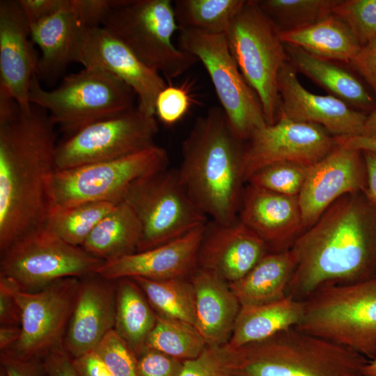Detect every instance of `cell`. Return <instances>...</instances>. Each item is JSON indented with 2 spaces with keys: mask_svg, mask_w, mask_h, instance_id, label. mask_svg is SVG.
I'll use <instances>...</instances> for the list:
<instances>
[{
  "mask_svg": "<svg viewBox=\"0 0 376 376\" xmlns=\"http://www.w3.org/2000/svg\"><path fill=\"white\" fill-rule=\"evenodd\" d=\"M207 343L194 326L157 315L146 349H151L182 361L198 357Z\"/></svg>",
  "mask_w": 376,
  "mask_h": 376,
  "instance_id": "cell-35",
  "label": "cell"
},
{
  "mask_svg": "<svg viewBox=\"0 0 376 376\" xmlns=\"http://www.w3.org/2000/svg\"><path fill=\"white\" fill-rule=\"evenodd\" d=\"M122 201L130 207L140 224L137 251L178 239L208 221L182 189L177 169L166 168L140 179Z\"/></svg>",
  "mask_w": 376,
  "mask_h": 376,
  "instance_id": "cell-10",
  "label": "cell"
},
{
  "mask_svg": "<svg viewBox=\"0 0 376 376\" xmlns=\"http://www.w3.org/2000/svg\"><path fill=\"white\" fill-rule=\"evenodd\" d=\"M78 376H114L95 350L72 358Z\"/></svg>",
  "mask_w": 376,
  "mask_h": 376,
  "instance_id": "cell-49",
  "label": "cell"
},
{
  "mask_svg": "<svg viewBox=\"0 0 376 376\" xmlns=\"http://www.w3.org/2000/svg\"><path fill=\"white\" fill-rule=\"evenodd\" d=\"M366 170V186L364 191L376 207V153L362 151Z\"/></svg>",
  "mask_w": 376,
  "mask_h": 376,
  "instance_id": "cell-50",
  "label": "cell"
},
{
  "mask_svg": "<svg viewBox=\"0 0 376 376\" xmlns=\"http://www.w3.org/2000/svg\"><path fill=\"white\" fill-rule=\"evenodd\" d=\"M295 266L290 249L267 253L242 279L229 285L240 306L276 301L287 296Z\"/></svg>",
  "mask_w": 376,
  "mask_h": 376,
  "instance_id": "cell-28",
  "label": "cell"
},
{
  "mask_svg": "<svg viewBox=\"0 0 376 376\" xmlns=\"http://www.w3.org/2000/svg\"><path fill=\"white\" fill-rule=\"evenodd\" d=\"M94 350L114 376H137V356L114 329Z\"/></svg>",
  "mask_w": 376,
  "mask_h": 376,
  "instance_id": "cell-39",
  "label": "cell"
},
{
  "mask_svg": "<svg viewBox=\"0 0 376 376\" xmlns=\"http://www.w3.org/2000/svg\"><path fill=\"white\" fill-rule=\"evenodd\" d=\"M277 86L279 116L320 125L336 136L361 135L368 114L330 94L321 95L308 91L301 84L296 70L288 61L279 73Z\"/></svg>",
  "mask_w": 376,
  "mask_h": 376,
  "instance_id": "cell-18",
  "label": "cell"
},
{
  "mask_svg": "<svg viewBox=\"0 0 376 376\" xmlns=\"http://www.w3.org/2000/svg\"><path fill=\"white\" fill-rule=\"evenodd\" d=\"M136 97L120 79L96 66L65 76L50 91L42 88L35 75L29 91L30 103L46 110L53 123L69 134L130 110Z\"/></svg>",
  "mask_w": 376,
  "mask_h": 376,
  "instance_id": "cell-5",
  "label": "cell"
},
{
  "mask_svg": "<svg viewBox=\"0 0 376 376\" xmlns=\"http://www.w3.org/2000/svg\"><path fill=\"white\" fill-rule=\"evenodd\" d=\"M158 132L154 116L137 106L91 123L57 145L56 170L118 159L149 148Z\"/></svg>",
  "mask_w": 376,
  "mask_h": 376,
  "instance_id": "cell-13",
  "label": "cell"
},
{
  "mask_svg": "<svg viewBox=\"0 0 376 376\" xmlns=\"http://www.w3.org/2000/svg\"><path fill=\"white\" fill-rule=\"evenodd\" d=\"M274 24L284 32L304 28L332 15L339 0H256Z\"/></svg>",
  "mask_w": 376,
  "mask_h": 376,
  "instance_id": "cell-36",
  "label": "cell"
},
{
  "mask_svg": "<svg viewBox=\"0 0 376 376\" xmlns=\"http://www.w3.org/2000/svg\"><path fill=\"white\" fill-rule=\"evenodd\" d=\"M132 279L141 289L155 313L194 326L195 295L191 282L185 278L161 281Z\"/></svg>",
  "mask_w": 376,
  "mask_h": 376,
  "instance_id": "cell-32",
  "label": "cell"
},
{
  "mask_svg": "<svg viewBox=\"0 0 376 376\" xmlns=\"http://www.w3.org/2000/svg\"><path fill=\"white\" fill-rule=\"evenodd\" d=\"M80 281L78 277L64 278L35 292L16 288L22 313L21 336L7 352L26 359H42L63 347Z\"/></svg>",
  "mask_w": 376,
  "mask_h": 376,
  "instance_id": "cell-14",
  "label": "cell"
},
{
  "mask_svg": "<svg viewBox=\"0 0 376 376\" xmlns=\"http://www.w3.org/2000/svg\"><path fill=\"white\" fill-rule=\"evenodd\" d=\"M29 27L31 41L41 54L37 77L54 80L72 62L75 47L84 26L69 0L65 7Z\"/></svg>",
  "mask_w": 376,
  "mask_h": 376,
  "instance_id": "cell-25",
  "label": "cell"
},
{
  "mask_svg": "<svg viewBox=\"0 0 376 376\" xmlns=\"http://www.w3.org/2000/svg\"><path fill=\"white\" fill-rule=\"evenodd\" d=\"M178 31V47L203 63L230 128L240 139L248 141L267 123L258 96L231 54L225 34L189 29Z\"/></svg>",
  "mask_w": 376,
  "mask_h": 376,
  "instance_id": "cell-11",
  "label": "cell"
},
{
  "mask_svg": "<svg viewBox=\"0 0 376 376\" xmlns=\"http://www.w3.org/2000/svg\"><path fill=\"white\" fill-rule=\"evenodd\" d=\"M338 144L361 151H370L376 153V138L363 136H338Z\"/></svg>",
  "mask_w": 376,
  "mask_h": 376,
  "instance_id": "cell-51",
  "label": "cell"
},
{
  "mask_svg": "<svg viewBox=\"0 0 376 376\" xmlns=\"http://www.w3.org/2000/svg\"><path fill=\"white\" fill-rule=\"evenodd\" d=\"M350 64L367 82L376 97V37L361 47Z\"/></svg>",
  "mask_w": 376,
  "mask_h": 376,
  "instance_id": "cell-45",
  "label": "cell"
},
{
  "mask_svg": "<svg viewBox=\"0 0 376 376\" xmlns=\"http://www.w3.org/2000/svg\"><path fill=\"white\" fill-rule=\"evenodd\" d=\"M225 36L240 72L260 100L267 123L274 124L280 109L278 76L288 61L280 32L256 0H249Z\"/></svg>",
  "mask_w": 376,
  "mask_h": 376,
  "instance_id": "cell-8",
  "label": "cell"
},
{
  "mask_svg": "<svg viewBox=\"0 0 376 376\" xmlns=\"http://www.w3.org/2000/svg\"><path fill=\"white\" fill-rule=\"evenodd\" d=\"M195 295V328L207 345L221 346L230 338L240 304L229 283L198 268L191 280Z\"/></svg>",
  "mask_w": 376,
  "mask_h": 376,
  "instance_id": "cell-24",
  "label": "cell"
},
{
  "mask_svg": "<svg viewBox=\"0 0 376 376\" xmlns=\"http://www.w3.org/2000/svg\"><path fill=\"white\" fill-rule=\"evenodd\" d=\"M296 266L287 295L305 300L322 287L376 276V207L364 190L334 202L290 249Z\"/></svg>",
  "mask_w": 376,
  "mask_h": 376,
  "instance_id": "cell-2",
  "label": "cell"
},
{
  "mask_svg": "<svg viewBox=\"0 0 376 376\" xmlns=\"http://www.w3.org/2000/svg\"><path fill=\"white\" fill-rule=\"evenodd\" d=\"M308 169V166L293 163L274 164L254 173L246 182L277 194L298 196Z\"/></svg>",
  "mask_w": 376,
  "mask_h": 376,
  "instance_id": "cell-37",
  "label": "cell"
},
{
  "mask_svg": "<svg viewBox=\"0 0 376 376\" xmlns=\"http://www.w3.org/2000/svg\"><path fill=\"white\" fill-rule=\"evenodd\" d=\"M237 217L273 252L290 249L304 232L298 196L277 194L248 183L242 191Z\"/></svg>",
  "mask_w": 376,
  "mask_h": 376,
  "instance_id": "cell-23",
  "label": "cell"
},
{
  "mask_svg": "<svg viewBox=\"0 0 376 376\" xmlns=\"http://www.w3.org/2000/svg\"><path fill=\"white\" fill-rule=\"evenodd\" d=\"M178 376H232L221 346L207 345L196 358L185 361Z\"/></svg>",
  "mask_w": 376,
  "mask_h": 376,
  "instance_id": "cell-40",
  "label": "cell"
},
{
  "mask_svg": "<svg viewBox=\"0 0 376 376\" xmlns=\"http://www.w3.org/2000/svg\"><path fill=\"white\" fill-rule=\"evenodd\" d=\"M244 147L242 173L245 182L256 171L283 162L311 166L338 146V136L322 127L279 116L272 125L256 130Z\"/></svg>",
  "mask_w": 376,
  "mask_h": 376,
  "instance_id": "cell-15",
  "label": "cell"
},
{
  "mask_svg": "<svg viewBox=\"0 0 376 376\" xmlns=\"http://www.w3.org/2000/svg\"><path fill=\"white\" fill-rule=\"evenodd\" d=\"M72 62L99 67L118 77L134 91L137 107L148 116L155 115L157 97L168 86L164 79L102 26L83 29Z\"/></svg>",
  "mask_w": 376,
  "mask_h": 376,
  "instance_id": "cell-16",
  "label": "cell"
},
{
  "mask_svg": "<svg viewBox=\"0 0 376 376\" xmlns=\"http://www.w3.org/2000/svg\"><path fill=\"white\" fill-rule=\"evenodd\" d=\"M56 125L44 109L24 111L0 92V251L43 229L56 171Z\"/></svg>",
  "mask_w": 376,
  "mask_h": 376,
  "instance_id": "cell-1",
  "label": "cell"
},
{
  "mask_svg": "<svg viewBox=\"0 0 376 376\" xmlns=\"http://www.w3.org/2000/svg\"><path fill=\"white\" fill-rule=\"evenodd\" d=\"M41 361L46 376H78L72 358L63 347L51 351Z\"/></svg>",
  "mask_w": 376,
  "mask_h": 376,
  "instance_id": "cell-48",
  "label": "cell"
},
{
  "mask_svg": "<svg viewBox=\"0 0 376 376\" xmlns=\"http://www.w3.org/2000/svg\"><path fill=\"white\" fill-rule=\"evenodd\" d=\"M205 225L155 248L104 262L96 274L113 281L136 277L155 281L185 278L196 271Z\"/></svg>",
  "mask_w": 376,
  "mask_h": 376,
  "instance_id": "cell-21",
  "label": "cell"
},
{
  "mask_svg": "<svg viewBox=\"0 0 376 376\" xmlns=\"http://www.w3.org/2000/svg\"><path fill=\"white\" fill-rule=\"evenodd\" d=\"M332 13L350 27L361 47L376 37V0H339Z\"/></svg>",
  "mask_w": 376,
  "mask_h": 376,
  "instance_id": "cell-38",
  "label": "cell"
},
{
  "mask_svg": "<svg viewBox=\"0 0 376 376\" xmlns=\"http://www.w3.org/2000/svg\"><path fill=\"white\" fill-rule=\"evenodd\" d=\"M68 3L69 0H19L29 26L54 14Z\"/></svg>",
  "mask_w": 376,
  "mask_h": 376,
  "instance_id": "cell-47",
  "label": "cell"
},
{
  "mask_svg": "<svg viewBox=\"0 0 376 376\" xmlns=\"http://www.w3.org/2000/svg\"><path fill=\"white\" fill-rule=\"evenodd\" d=\"M268 253L265 242L237 217L228 224L208 221L197 266L228 283L242 279Z\"/></svg>",
  "mask_w": 376,
  "mask_h": 376,
  "instance_id": "cell-19",
  "label": "cell"
},
{
  "mask_svg": "<svg viewBox=\"0 0 376 376\" xmlns=\"http://www.w3.org/2000/svg\"><path fill=\"white\" fill-rule=\"evenodd\" d=\"M29 24L19 0L0 1V91L29 111V91L37 75L38 59L32 46Z\"/></svg>",
  "mask_w": 376,
  "mask_h": 376,
  "instance_id": "cell-20",
  "label": "cell"
},
{
  "mask_svg": "<svg viewBox=\"0 0 376 376\" xmlns=\"http://www.w3.org/2000/svg\"><path fill=\"white\" fill-rule=\"evenodd\" d=\"M242 142L221 107H214L196 120L182 144L180 183L194 205L220 224L237 217L246 182Z\"/></svg>",
  "mask_w": 376,
  "mask_h": 376,
  "instance_id": "cell-3",
  "label": "cell"
},
{
  "mask_svg": "<svg viewBox=\"0 0 376 376\" xmlns=\"http://www.w3.org/2000/svg\"><path fill=\"white\" fill-rule=\"evenodd\" d=\"M304 310V301L291 295L267 304L241 306L230 338L224 345L235 349L297 327Z\"/></svg>",
  "mask_w": 376,
  "mask_h": 376,
  "instance_id": "cell-26",
  "label": "cell"
},
{
  "mask_svg": "<svg viewBox=\"0 0 376 376\" xmlns=\"http://www.w3.org/2000/svg\"><path fill=\"white\" fill-rule=\"evenodd\" d=\"M168 164L166 150L155 144L118 159L56 170L49 211L88 202L119 203L134 183Z\"/></svg>",
  "mask_w": 376,
  "mask_h": 376,
  "instance_id": "cell-9",
  "label": "cell"
},
{
  "mask_svg": "<svg viewBox=\"0 0 376 376\" xmlns=\"http://www.w3.org/2000/svg\"><path fill=\"white\" fill-rule=\"evenodd\" d=\"M232 376H363L367 359L297 327L232 349L221 345Z\"/></svg>",
  "mask_w": 376,
  "mask_h": 376,
  "instance_id": "cell-4",
  "label": "cell"
},
{
  "mask_svg": "<svg viewBox=\"0 0 376 376\" xmlns=\"http://www.w3.org/2000/svg\"><path fill=\"white\" fill-rule=\"evenodd\" d=\"M101 26L167 79L182 75L198 62L173 42L179 26L171 0H119Z\"/></svg>",
  "mask_w": 376,
  "mask_h": 376,
  "instance_id": "cell-7",
  "label": "cell"
},
{
  "mask_svg": "<svg viewBox=\"0 0 376 376\" xmlns=\"http://www.w3.org/2000/svg\"><path fill=\"white\" fill-rule=\"evenodd\" d=\"M103 263L43 228L1 253L0 275L20 290L35 292L61 279L95 274Z\"/></svg>",
  "mask_w": 376,
  "mask_h": 376,
  "instance_id": "cell-12",
  "label": "cell"
},
{
  "mask_svg": "<svg viewBox=\"0 0 376 376\" xmlns=\"http://www.w3.org/2000/svg\"><path fill=\"white\" fill-rule=\"evenodd\" d=\"M21 336V328L16 326H1L0 350L1 352L10 350Z\"/></svg>",
  "mask_w": 376,
  "mask_h": 376,
  "instance_id": "cell-52",
  "label": "cell"
},
{
  "mask_svg": "<svg viewBox=\"0 0 376 376\" xmlns=\"http://www.w3.org/2000/svg\"><path fill=\"white\" fill-rule=\"evenodd\" d=\"M140 237L137 217L120 201L97 224L81 247L107 262L137 252Z\"/></svg>",
  "mask_w": 376,
  "mask_h": 376,
  "instance_id": "cell-30",
  "label": "cell"
},
{
  "mask_svg": "<svg viewBox=\"0 0 376 376\" xmlns=\"http://www.w3.org/2000/svg\"><path fill=\"white\" fill-rule=\"evenodd\" d=\"M18 287L0 275V323L1 326L20 327L22 313L15 295Z\"/></svg>",
  "mask_w": 376,
  "mask_h": 376,
  "instance_id": "cell-44",
  "label": "cell"
},
{
  "mask_svg": "<svg viewBox=\"0 0 376 376\" xmlns=\"http://www.w3.org/2000/svg\"><path fill=\"white\" fill-rule=\"evenodd\" d=\"M288 62L296 72L310 78L330 95L367 114L376 102L363 84L350 71L332 61L316 56L303 49L284 44Z\"/></svg>",
  "mask_w": 376,
  "mask_h": 376,
  "instance_id": "cell-27",
  "label": "cell"
},
{
  "mask_svg": "<svg viewBox=\"0 0 376 376\" xmlns=\"http://www.w3.org/2000/svg\"><path fill=\"white\" fill-rule=\"evenodd\" d=\"M288 44L322 58L350 63L361 46L350 27L334 14L311 26L280 33Z\"/></svg>",
  "mask_w": 376,
  "mask_h": 376,
  "instance_id": "cell-29",
  "label": "cell"
},
{
  "mask_svg": "<svg viewBox=\"0 0 376 376\" xmlns=\"http://www.w3.org/2000/svg\"><path fill=\"white\" fill-rule=\"evenodd\" d=\"M360 136L376 138V109L368 113Z\"/></svg>",
  "mask_w": 376,
  "mask_h": 376,
  "instance_id": "cell-53",
  "label": "cell"
},
{
  "mask_svg": "<svg viewBox=\"0 0 376 376\" xmlns=\"http://www.w3.org/2000/svg\"><path fill=\"white\" fill-rule=\"evenodd\" d=\"M0 376H6L4 371L0 368Z\"/></svg>",
  "mask_w": 376,
  "mask_h": 376,
  "instance_id": "cell-55",
  "label": "cell"
},
{
  "mask_svg": "<svg viewBox=\"0 0 376 376\" xmlns=\"http://www.w3.org/2000/svg\"><path fill=\"white\" fill-rule=\"evenodd\" d=\"M1 368L6 376H46L41 359H26L1 352Z\"/></svg>",
  "mask_w": 376,
  "mask_h": 376,
  "instance_id": "cell-46",
  "label": "cell"
},
{
  "mask_svg": "<svg viewBox=\"0 0 376 376\" xmlns=\"http://www.w3.org/2000/svg\"><path fill=\"white\" fill-rule=\"evenodd\" d=\"M184 361L146 349L137 357V376H178Z\"/></svg>",
  "mask_w": 376,
  "mask_h": 376,
  "instance_id": "cell-42",
  "label": "cell"
},
{
  "mask_svg": "<svg viewBox=\"0 0 376 376\" xmlns=\"http://www.w3.org/2000/svg\"><path fill=\"white\" fill-rule=\"evenodd\" d=\"M189 105V97L184 89L167 86L157 97L155 114L162 123L171 125L186 114Z\"/></svg>",
  "mask_w": 376,
  "mask_h": 376,
  "instance_id": "cell-41",
  "label": "cell"
},
{
  "mask_svg": "<svg viewBox=\"0 0 376 376\" xmlns=\"http://www.w3.org/2000/svg\"><path fill=\"white\" fill-rule=\"evenodd\" d=\"M116 281L96 273L81 278L73 312L63 340L72 358L94 350L114 329L116 311Z\"/></svg>",
  "mask_w": 376,
  "mask_h": 376,
  "instance_id": "cell-22",
  "label": "cell"
},
{
  "mask_svg": "<svg viewBox=\"0 0 376 376\" xmlns=\"http://www.w3.org/2000/svg\"><path fill=\"white\" fill-rule=\"evenodd\" d=\"M117 203L88 202L52 210L43 228L70 244L81 247L97 224Z\"/></svg>",
  "mask_w": 376,
  "mask_h": 376,
  "instance_id": "cell-33",
  "label": "cell"
},
{
  "mask_svg": "<svg viewBox=\"0 0 376 376\" xmlns=\"http://www.w3.org/2000/svg\"><path fill=\"white\" fill-rule=\"evenodd\" d=\"M116 281L114 329L138 357L146 350L148 338L156 324L157 314L132 279Z\"/></svg>",
  "mask_w": 376,
  "mask_h": 376,
  "instance_id": "cell-31",
  "label": "cell"
},
{
  "mask_svg": "<svg viewBox=\"0 0 376 376\" xmlns=\"http://www.w3.org/2000/svg\"><path fill=\"white\" fill-rule=\"evenodd\" d=\"M246 0H176L175 19L180 29L225 34Z\"/></svg>",
  "mask_w": 376,
  "mask_h": 376,
  "instance_id": "cell-34",
  "label": "cell"
},
{
  "mask_svg": "<svg viewBox=\"0 0 376 376\" xmlns=\"http://www.w3.org/2000/svg\"><path fill=\"white\" fill-rule=\"evenodd\" d=\"M304 301L297 329L376 358V276L322 287Z\"/></svg>",
  "mask_w": 376,
  "mask_h": 376,
  "instance_id": "cell-6",
  "label": "cell"
},
{
  "mask_svg": "<svg viewBox=\"0 0 376 376\" xmlns=\"http://www.w3.org/2000/svg\"><path fill=\"white\" fill-rule=\"evenodd\" d=\"M363 376H376V358L367 361L363 368Z\"/></svg>",
  "mask_w": 376,
  "mask_h": 376,
  "instance_id": "cell-54",
  "label": "cell"
},
{
  "mask_svg": "<svg viewBox=\"0 0 376 376\" xmlns=\"http://www.w3.org/2000/svg\"><path fill=\"white\" fill-rule=\"evenodd\" d=\"M119 0H71V5L84 28L101 26Z\"/></svg>",
  "mask_w": 376,
  "mask_h": 376,
  "instance_id": "cell-43",
  "label": "cell"
},
{
  "mask_svg": "<svg viewBox=\"0 0 376 376\" xmlns=\"http://www.w3.org/2000/svg\"><path fill=\"white\" fill-rule=\"evenodd\" d=\"M366 186V170L362 151L339 145L308 167L298 195L304 231L339 198Z\"/></svg>",
  "mask_w": 376,
  "mask_h": 376,
  "instance_id": "cell-17",
  "label": "cell"
}]
</instances>
